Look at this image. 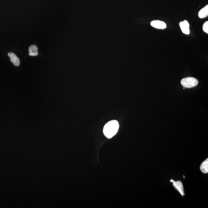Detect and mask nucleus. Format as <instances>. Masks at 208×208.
<instances>
[{"mask_svg": "<svg viewBox=\"0 0 208 208\" xmlns=\"http://www.w3.org/2000/svg\"><path fill=\"white\" fill-rule=\"evenodd\" d=\"M119 125L116 120H112L108 122L103 128V133L108 138H111L117 133Z\"/></svg>", "mask_w": 208, "mask_h": 208, "instance_id": "f257e3e1", "label": "nucleus"}, {"mask_svg": "<svg viewBox=\"0 0 208 208\" xmlns=\"http://www.w3.org/2000/svg\"><path fill=\"white\" fill-rule=\"evenodd\" d=\"M198 80L194 77H187L182 80L181 83L185 88H190L196 87L198 84Z\"/></svg>", "mask_w": 208, "mask_h": 208, "instance_id": "f03ea898", "label": "nucleus"}, {"mask_svg": "<svg viewBox=\"0 0 208 208\" xmlns=\"http://www.w3.org/2000/svg\"><path fill=\"white\" fill-rule=\"evenodd\" d=\"M179 25L183 33L187 35H189L190 33L189 22L186 20H184L183 21L181 22Z\"/></svg>", "mask_w": 208, "mask_h": 208, "instance_id": "7ed1b4c3", "label": "nucleus"}, {"mask_svg": "<svg viewBox=\"0 0 208 208\" xmlns=\"http://www.w3.org/2000/svg\"><path fill=\"white\" fill-rule=\"evenodd\" d=\"M151 25L153 28L158 29H165L167 27L166 23L162 21L155 20L151 23Z\"/></svg>", "mask_w": 208, "mask_h": 208, "instance_id": "20e7f679", "label": "nucleus"}, {"mask_svg": "<svg viewBox=\"0 0 208 208\" xmlns=\"http://www.w3.org/2000/svg\"><path fill=\"white\" fill-rule=\"evenodd\" d=\"M173 186L180 193L182 196H184L185 195L184 193L183 184L180 181H177L173 182Z\"/></svg>", "mask_w": 208, "mask_h": 208, "instance_id": "39448f33", "label": "nucleus"}, {"mask_svg": "<svg viewBox=\"0 0 208 208\" xmlns=\"http://www.w3.org/2000/svg\"><path fill=\"white\" fill-rule=\"evenodd\" d=\"M8 56H9L11 62H12L16 66H18L20 63L19 58L17 57L16 55L13 53H8Z\"/></svg>", "mask_w": 208, "mask_h": 208, "instance_id": "423d86ee", "label": "nucleus"}, {"mask_svg": "<svg viewBox=\"0 0 208 208\" xmlns=\"http://www.w3.org/2000/svg\"><path fill=\"white\" fill-rule=\"evenodd\" d=\"M199 18L203 19L207 17L208 16V5H207L200 10L198 13Z\"/></svg>", "mask_w": 208, "mask_h": 208, "instance_id": "0eeeda50", "label": "nucleus"}, {"mask_svg": "<svg viewBox=\"0 0 208 208\" xmlns=\"http://www.w3.org/2000/svg\"><path fill=\"white\" fill-rule=\"evenodd\" d=\"M29 55L30 56H36L38 54L37 47L35 45H32L29 48Z\"/></svg>", "mask_w": 208, "mask_h": 208, "instance_id": "6e6552de", "label": "nucleus"}, {"mask_svg": "<svg viewBox=\"0 0 208 208\" xmlns=\"http://www.w3.org/2000/svg\"><path fill=\"white\" fill-rule=\"evenodd\" d=\"M200 169L201 172L204 173H208V159L202 162L200 166Z\"/></svg>", "mask_w": 208, "mask_h": 208, "instance_id": "1a4fd4ad", "label": "nucleus"}, {"mask_svg": "<svg viewBox=\"0 0 208 208\" xmlns=\"http://www.w3.org/2000/svg\"><path fill=\"white\" fill-rule=\"evenodd\" d=\"M203 30L205 33H208V21L205 22L203 26Z\"/></svg>", "mask_w": 208, "mask_h": 208, "instance_id": "9d476101", "label": "nucleus"}, {"mask_svg": "<svg viewBox=\"0 0 208 208\" xmlns=\"http://www.w3.org/2000/svg\"><path fill=\"white\" fill-rule=\"evenodd\" d=\"M170 181L171 182L173 183V182H174V180H173L172 179V180H171Z\"/></svg>", "mask_w": 208, "mask_h": 208, "instance_id": "9b49d317", "label": "nucleus"}, {"mask_svg": "<svg viewBox=\"0 0 208 208\" xmlns=\"http://www.w3.org/2000/svg\"><path fill=\"white\" fill-rule=\"evenodd\" d=\"M183 177H184V178H185V177L184 176H183Z\"/></svg>", "mask_w": 208, "mask_h": 208, "instance_id": "f8f14e48", "label": "nucleus"}]
</instances>
